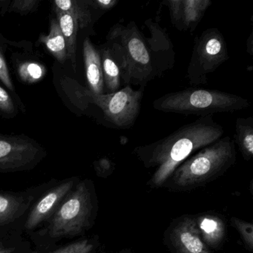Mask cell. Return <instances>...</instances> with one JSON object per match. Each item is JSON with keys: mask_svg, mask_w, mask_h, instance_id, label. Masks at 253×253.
I'll return each instance as SVG.
<instances>
[{"mask_svg": "<svg viewBox=\"0 0 253 253\" xmlns=\"http://www.w3.org/2000/svg\"><path fill=\"white\" fill-rule=\"evenodd\" d=\"M223 134V127L210 115L180 127L158 141L137 146L132 154L146 168H156L148 184L161 187L191 155L217 141Z\"/></svg>", "mask_w": 253, "mask_h": 253, "instance_id": "obj_1", "label": "cell"}, {"mask_svg": "<svg viewBox=\"0 0 253 253\" xmlns=\"http://www.w3.org/2000/svg\"><path fill=\"white\" fill-rule=\"evenodd\" d=\"M236 160L234 140L229 136L222 137L182 163L167 180V186L177 190L204 186L224 174Z\"/></svg>", "mask_w": 253, "mask_h": 253, "instance_id": "obj_2", "label": "cell"}, {"mask_svg": "<svg viewBox=\"0 0 253 253\" xmlns=\"http://www.w3.org/2000/svg\"><path fill=\"white\" fill-rule=\"evenodd\" d=\"M66 93L72 103L80 109L94 105L101 110L103 119L111 128L128 129L135 124L141 109L144 88L135 90L126 85L111 94H94L74 80L63 83Z\"/></svg>", "mask_w": 253, "mask_h": 253, "instance_id": "obj_3", "label": "cell"}, {"mask_svg": "<svg viewBox=\"0 0 253 253\" xmlns=\"http://www.w3.org/2000/svg\"><path fill=\"white\" fill-rule=\"evenodd\" d=\"M155 110L165 113L210 116L214 114L234 112L248 109L247 99L237 94L206 88H187L168 93L153 102Z\"/></svg>", "mask_w": 253, "mask_h": 253, "instance_id": "obj_4", "label": "cell"}, {"mask_svg": "<svg viewBox=\"0 0 253 253\" xmlns=\"http://www.w3.org/2000/svg\"><path fill=\"white\" fill-rule=\"evenodd\" d=\"M107 37L118 41L125 51L127 68L123 85H140L145 88L148 83L159 78L146 37L135 22L132 20L126 26L116 23L111 28Z\"/></svg>", "mask_w": 253, "mask_h": 253, "instance_id": "obj_5", "label": "cell"}, {"mask_svg": "<svg viewBox=\"0 0 253 253\" xmlns=\"http://www.w3.org/2000/svg\"><path fill=\"white\" fill-rule=\"evenodd\" d=\"M94 207L88 182H81L57 209L50 224V236L57 238L82 233L89 227Z\"/></svg>", "mask_w": 253, "mask_h": 253, "instance_id": "obj_6", "label": "cell"}, {"mask_svg": "<svg viewBox=\"0 0 253 253\" xmlns=\"http://www.w3.org/2000/svg\"><path fill=\"white\" fill-rule=\"evenodd\" d=\"M229 59L223 34L217 28L205 29L195 39L186 78L193 86L208 84V75Z\"/></svg>", "mask_w": 253, "mask_h": 253, "instance_id": "obj_7", "label": "cell"}, {"mask_svg": "<svg viewBox=\"0 0 253 253\" xmlns=\"http://www.w3.org/2000/svg\"><path fill=\"white\" fill-rule=\"evenodd\" d=\"M46 154L45 148L29 136L0 133V172L31 169Z\"/></svg>", "mask_w": 253, "mask_h": 253, "instance_id": "obj_8", "label": "cell"}, {"mask_svg": "<svg viewBox=\"0 0 253 253\" xmlns=\"http://www.w3.org/2000/svg\"><path fill=\"white\" fill-rule=\"evenodd\" d=\"M165 244L171 253H212L203 241L195 216L183 215L171 222L165 233Z\"/></svg>", "mask_w": 253, "mask_h": 253, "instance_id": "obj_9", "label": "cell"}, {"mask_svg": "<svg viewBox=\"0 0 253 253\" xmlns=\"http://www.w3.org/2000/svg\"><path fill=\"white\" fill-rule=\"evenodd\" d=\"M105 94L119 91L126 71L127 63L125 51L121 44L114 38L106 37V42L99 47Z\"/></svg>", "mask_w": 253, "mask_h": 253, "instance_id": "obj_10", "label": "cell"}, {"mask_svg": "<svg viewBox=\"0 0 253 253\" xmlns=\"http://www.w3.org/2000/svg\"><path fill=\"white\" fill-rule=\"evenodd\" d=\"M145 25L150 33V37L146 38V43L161 77L172 69L175 63V53L173 49L172 42L167 31L160 26L158 21L154 22L152 19H149L145 22Z\"/></svg>", "mask_w": 253, "mask_h": 253, "instance_id": "obj_11", "label": "cell"}, {"mask_svg": "<svg viewBox=\"0 0 253 253\" xmlns=\"http://www.w3.org/2000/svg\"><path fill=\"white\" fill-rule=\"evenodd\" d=\"M74 183L73 180H67L45 194L29 214L26 223V229L32 230L47 220L69 195Z\"/></svg>", "mask_w": 253, "mask_h": 253, "instance_id": "obj_12", "label": "cell"}, {"mask_svg": "<svg viewBox=\"0 0 253 253\" xmlns=\"http://www.w3.org/2000/svg\"><path fill=\"white\" fill-rule=\"evenodd\" d=\"M83 56L88 91L94 94H105L100 51L88 37L85 38L83 43Z\"/></svg>", "mask_w": 253, "mask_h": 253, "instance_id": "obj_13", "label": "cell"}, {"mask_svg": "<svg viewBox=\"0 0 253 253\" xmlns=\"http://www.w3.org/2000/svg\"><path fill=\"white\" fill-rule=\"evenodd\" d=\"M197 226L203 241L211 250L220 248L226 238V224L217 214H202L195 216Z\"/></svg>", "mask_w": 253, "mask_h": 253, "instance_id": "obj_14", "label": "cell"}, {"mask_svg": "<svg viewBox=\"0 0 253 253\" xmlns=\"http://www.w3.org/2000/svg\"><path fill=\"white\" fill-rule=\"evenodd\" d=\"M53 9L67 13L78 23L80 30L92 29L97 17L86 0H56L52 2Z\"/></svg>", "mask_w": 253, "mask_h": 253, "instance_id": "obj_15", "label": "cell"}, {"mask_svg": "<svg viewBox=\"0 0 253 253\" xmlns=\"http://www.w3.org/2000/svg\"><path fill=\"white\" fill-rule=\"evenodd\" d=\"M211 5L210 0H182L180 32H195Z\"/></svg>", "mask_w": 253, "mask_h": 253, "instance_id": "obj_16", "label": "cell"}, {"mask_svg": "<svg viewBox=\"0 0 253 253\" xmlns=\"http://www.w3.org/2000/svg\"><path fill=\"white\" fill-rule=\"evenodd\" d=\"M39 43L43 44L48 52L58 61L60 64H64L68 60L67 49L66 41L59 26L57 18L50 20L49 32L47 35L41 34L38 39Z\"/></svg>", "mask_w": 253, "mask_h": 253, "instance_id": "obj_17", "label": "cell"}, {"mask_svg": "<svg viewBox=\"0 0 253 253\" xmlns=\"http://www.w3.org/2000/svg\"><path fill=\"white\" fill-rule=\"evenodd\" d=\"M54 10L56 18L66 41L68 60H70L74 71H77V36L80 30L78 23L67 13Z\"/></svg>", "mask_w": 253, "mask_h": 253, "instance_id": "obj_18", "label": "cell"}, {"mask_svg": "<svg viewBox=\"0 0 253 253\" xmlns=\"http://www.w3.org/2000/svg\"><path fill=\"white\" fill-rule=\"evenodd\" d=\"M234 143L238 146L245 161L253 157V118H238L235 121Z\"/></svg>", "mask_w": 253, "mask_h": 253, "instance_id": "obj_19", "label": "cell"}, {"mask_svg": "<svg viewBox=\"0 0 253 253\" xmlns=\"http://www.w3.org/2000/svg\"><path fill=\"white\" fill-rule=\"evenodd\" d=\"M27 207L23 198L8 194L0 195V225L14 221Z\"/></svg>", "mask_w": 253, "mask_h": 253, "instance_id": "obj_20", "label": "cell"}, {"mask_svg": "<svg viewBox=\"0 0 253 253\" xmlns=\"http://www.w3.org/2000/svg\"><path fill=\"white\" fill-rule=\"evenodd\" d=\"M26 112L24 105L17 95L0 85V117L3 119H14L18 115L19 112Z\"/></svg>", "mask_w": 253, "mask_h": 253, "instance_id": "obj_21", "label": "cell"}, {"mask_svg": "<svg viewBox=\"0 0 253 253\" xmlns=\"http://www.w3.org/2000/svg\"><path fill=\"white\" fill-rule=\"evenodd\" d=\"M41 0H0V14L14 13L24 16L36 12Z\"/></svg>", "mask_w": 253, "mask_h": 253, "instance_id": "obj_22", "label": "cell"}, {"mask_svg": "<svg viewBox=\"0 0 253 253\" xmlns=\"http://www.w3.org/2000/svg\"><path fill=\"white\" fill-rule=\"evenodd\" d=\"M45 68L36 62H24L17 67V73L25 84H32L41 81L45 75Z\"/></svg>", "mask_w": 253, "mask_h": 253, "instance_id": "obj_23", "label": "cell"}, {"mask_svg": "<svg viewBox=\"0 0 253 253\" xmlns=\"http://www.w3.org/2000/svg\"><path fill=\"white\" fill-rule=\"evenodd\" d=\"M231 224L237 229L247 250L253 251V225L237 217L231 218Z\"/></svg>", "mask_w": 253, "mask_h": 253, "instance_id": "obj_24", "label": "cell"}, {"mask_svg": "<svg viewBox=\"0 0 253 253\" xmlns=\"http://www.w3.org/2000/svg\"><path fill=\"white\" fill-rule=\"evenodd\" d=\"M95 248V244L92 241L83 239L61 247L53 253H94Z\"/></svg>", "mask_w": 253, "mask_h": 253, "instance_id": "obj_25", "label": "cell"}, {"mask_svg": "<svg viewBox=\"0 0 253 253\" xmlns=\"http://www.w3.org/2000/svg\"><path fill=\"white\" fill-rule=\"evenodd\" d=\"M0 82L3 84L4 86L14 94H16L15 86L12 78L10 75L8 64L4 55L3 49L0 45Z\"/></svg>", "mask_w": 253, "mask_h": 253, "instance_id": "obj_26", "label": "cell"}, {"mask_svg": "<svg viewBox=\"0 0 253 253\" xmlns=\"http://www.w3.org/2000/svg\"><path fill=\"white\" fill-rule=\"evenodd\" d=\"M94 168L98 177H107L113 173L115 164L109 158L104 157L94 161Z\"/></svg>", "mask_w": 253, "mask_h": 253, "instance_id": "obj_27", "label": "cell"}, {"mask_svg": "<svg viewBox=\"0 0 253 253\" xmlns=\"http://www.w3.org/2000/svg\"><path fill=\"white\" fill-rule=\"evenodd\" d=\"M86 1L90 8L96 14L101 13V14L112 10L119 2V0H86Z\"/></svg>", "mask_w": 253, "mask_h": 253, "instance_id": "obj_28", "label": "cell"}, {"mask_svg": "<svg viewBox=\"0 0 253 253\" xmlns=\"http://www.w3.org/2000/svg\"><path fill=\"white\" fill-rule=\"evenodd\" d=\"M253 32L250 34V37H249L248 39H247V51L250 55H253Z\"/></svg>", "mask_w": 253, "mask_h": 253, "instance_id": "obj_29", "label": "cell"}, {"mask_svg": "<svg viewBox=\"0 0 253 253\" xmlns=\"http://www.w3.org/2000/svg\"><path fill=\"white\" fill-rule=\"evenodd\" d=\"M14 248L0 249V253H12Z\"/></svg>", "mask_w": 253, "mask_h": 253, "instance_id": "obj_30", "label": "cell"}, {"mask_svg": "<svg viewBox=\"0 0 253 253\" xmlns=\"http://www.w3.org/2000/svg\"><path fill=\"white\" fill-rule=\"evenodd\" d=\"M131 253V250L126 249V250H122V251L119 252V253Z\"/></svg>", "mask_w": 253, "mask_h": 253, "instance_id": "obj_31", "label": "cell"}, {"mask_svg": "<svg viewBox=\"0 0 253 253\" xmlns=\"http://www.w3.org/2000/svg\"><path fill=\"white\" fill-rule=\"evenodd\" d=\"M2 242H0V247H2Z\"/></svg>", "mask_w": 253, "mask_h": 253, "instance_id": "obj_32", "label": "cell"}, {"mask_svg": "<svg viewBox=\"0 0 253 253\" xmlns=\"http://www.w3.org/2000/svg\"><path fill=\"white\" fill-rule=\"evenodd\" d=\"M37 253V252H33V253Z\"/></svg>", "mask_w": 253, "mask_h": 253, "instance_id": "obj_33", "label": "cell"}]
</instances>
